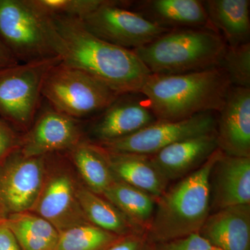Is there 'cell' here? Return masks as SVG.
Here are the masks:
<instances>
[{
	"instance_id": "cell-1",
	"label": "cell",
	"mask_w": 250,
	"mask_h": 250,
	"mask_svg": "<svg viewBox=\"0 0 250 250\" xmlns=\"http://www.w3.org/2000/svg\"><path fill=\"white\" fill-rule=\"evenodd\" d=\"M49 19L54 50L62 62L87 72L119 95L140 93L152 75L132 50L97 37L79 18Z\"/></svg>"
},
{
	"instance_id": "cell-2",
	"label": "cell",
	"mask_w": 250,
	"mask_h": 250,
	"mask_svg": "<svg viewBox=\"0 0 250 250\" xmlns=\"http://www.w3.org/2000/svg\"><path fill=\"white\" fill-rule=\"evenodd\" d=\"M232 86L221 67L181 75H152L140 93L158 121H180L221 111Z\"/></svg>"
},
{
	"instance_id": "cell-3",
	"label": "cell",
	"mask_w": 250,
	"mask_h": 250,
	"mask_svg": "<svg viewBox=\"0 0 250 250\" xmlns=\"http://www.w3.org/2000/svg\"><path fill=\"white\" fill-rule=\"evenodd\" d=\"M223 152L219 148L192 173L168 186L156 200L148 238L159 243L200 232L210 213V170Z\"/></svg>"
},
{
	"instance_id": "cell-4",
	"label": "cell",
	"mask_w": 250,
	"mask_h": 250,
	"mask_svg": "<svg viewBox=\"0 0 250 250\" xmlns=\"http://www.w3.org/2000/svg\"><path fill=\"white\" fill-rule=\"evenodd\" d=\"M228 45L209 28L175 29L132 50L153 75H172L220 67Z\"/></svg>"
},
{
	"instance_id": "cell-5",
	"label": "cell",
	"mask_w": 250,
	"mask_h": 250,
	"mask_svg": "<svg viewBox=\"0 0 250 250\" xmlns=\"http://www.w3.org/2000/svg\"><path fill=\"white\" fill-rule=\"evenodd\" d=\"M42 95L54 109L79 120L100 114L121 95L87 72L61 62L46 74Z\"/></svg>"
},
{
	"instance_id": "cell-6",
	"label": "cell",
	"mask_w": 250,
	"mask_h": 250,
	"mask_svg": "<svg viewBox=\"0 0 250 250\" xmlns=\"http://www.w3.org/2000/svg\"><path fill=\"white\" fill-rule=\"evenodd\" d=\"M0 41L19 62L58 57L50 19L27 0H0Z\"/></svg>"
},
{
	"instance_id": "cell-7",
	"label": "cell",
	"mask_w": 250,
	"mask_h": 250,
	"mask_svg": "<svg viewBox=\"0 0 250 250\" xmlns=\"http://www.w3.org/2000/svg\"><path fill=\"white\" fill-rule=\"evenodd\" d=\"M61 62L57 57L0 69V116L4 121L29 129L41 109L46 74Z\"/></svg>"
},
{
	"instance_id": "cell-8",
	"label": "cell",
	"mask_w": 250,
	"mask_h": 250,
	"mask_svg": "<svg viewBox=\"0 0 250 250\" xmlns=\"http://www.w3.org/2000/svg\"><path fill=\"white\" fill-rule=\"evenodd\" d=\"M125 5V1L104 0L98 9L80 20L97 37L129 50L147 45L173 30L161 27Z\"/></svg>"
},
{
	"instance_id": "cell-9",
	"label": "cell",
	"mask_w": 250,
	"mask_h": 250,
	"mask_svg": "<svg viewBox=\"0 0 250 250\" xmlns=\"http://www.w3.org/2000/svg\"><path fill=\"white\" fill-rule=\"evenodd\" d=\"M48 168L47 156L27 157L20 149L0 161V213L31 211Z\"/></svg>"
},
{
	"instance_id": "cell-10",
	"label": "cell",
	"mask_w": 250,
	"mask_h": 250,
	"mask_svg": "<svg viewBox=\"0 0 250 250\" xmlns=\"http://www.w3.org/2000/svg\"><path fill=\"white\" fill-rule=\"evenodd\" d=\"M215 113L207 112L180 121H156L123 139L98 145L111 152L153 155L179 141L216 131Z\"/></svg>"
},
{
	"instance_id": "cell-11",
	"label": "cell",
	"mask_w": 250,
	"mask_h": 250,
	"mask_svg": "<svg viewBox=\"0 0 250 250\" xmlns=\"http://www.w3.org/2000/svg\"><path fill=\"white\" fill-rule=\"evenodd\" d=\"M83 140L79 120L57 111L47 104L22 136L19 149L24 156L39 157L70 151Z\"/></svg>"
},
{
	"instance_id": "cell-12",
	"label": "cell",
	"mask_w": 250,
	"mask_h": 250,
	"mask_svg": "<svg viewBox=\"0 0 250 250\" xmlns=\"http://www.w3.org/2000/svg\"><path fill=\"white\" fill-rule=\"evenodd\" d=\"M53 169L47 168L42 189L31 211L45 219L59 232L90 223L77 198L78 183L62 167Z\"/></svg>"
},
{
	"instance_id": "cell-13",
	"label": "cell",
	"mask_w": 250,
	"mask_h": 250,
	"mask_svg": "<svg viewBox=\"0 0 250 250\" xmlns=\"http://www.w3.org/2000/svg\"><path fill=\"white\" fill-rule=\"evenodd\" d=\"M156 121L142 94H123L97 117L90 129V142L102 144L123 139Z\"/></svg>"
},
{
	"instance_id": "cell-14",
	"label": "cell",
	"mask_w": 250,
	"mask_h": 250,
	"mask_svg": "<svg viewBox=\"0 0 250 250\" xmlns=\"http://www.w3.org/2000/svg\"><path fill=\"white\" fill-rule=\"evenodd\" d=\"M218 113L219 149L227 155L250 158V88L232 85Z\"/></svg>"
},
{
	"instance_id": "cell-15",
	"label": "cell",
	"mask_w": 250,
	"mask_h": 250,
	"mask_svg": "<svg viewBox=\"0 0 250 250\" xmlns=\"http://www.w3.org/2000/svg\"><path fill=\"white\" fill-rule=\"evenodd\" d=\"M218 148L215 131L179 141L149 156L153 165L170 183L197 170Z\"/></svg>"
},
{
	"instance_id": "cell-16",
	"label": "cell",
	"mask_w": 250,
	"mask_h": 250,
	"mask_svg": "<svg viewBox=\"0 0 250 250\" xmlns=\"http://www.w3.org/2000/svg\"><path fill=\"white\" fill-rule=\"evenodd\" d=\"M210 211L250 205V158L222 154L209 176Z\"/></svg>"
},
{
	"instance_id": "cell-17",
	"label": "cell",
	"mask_w": 250,
	"mask_h": 250,
	"mask_svg": "<svg viewBox=\"0 0 250 250\" xmlns=\"http://www.w3.org/2000/svg\"><path fill=\"white\" fill-rule=\"evenodd\" d=\"M199 233L220 250H250V205L210 213Z\"/></svg>"
},
{
	"instance_id": "cell-18",
	"label": "cell",
	"mask_w": 250,
	"mask_h": 250,
	"mask_svg": "<svg viewBox=\"0 0 250 250\" xmlns=\"http://www.w3.org/2000/svg\"><path fill=\"white\" fill-rule=\"evenodd\" d=\"M104 150L108 166L117 180L141 189L156 200L170 184L153 165L149 156Z\"/></svg>"
},
{
	"instance_id": "cell-19",
	"label": "cell",
	"mask_w": 250,
	"mask_h": 250,
	"mask_svg": "<svg viewBox=\"0 0 250 250\" xmlns=\"http://www.w3.org/2000/svg\"><path fill=\"white\" fill-rule=\"evenodd\" d=\"M147 18L170 29L212 27L204 1L199 0H152L143 2Z\"/></svg>"
},
{
	"instance_id": "cell-20",
	"label": "cell",
	"mask_w": 250,
	"mask_h": 250,
	"mask_svg": "<svg viewBox=\"0 0 250 250\" xmlns=\"http://www.w3.org/2000/svg\"><path fill=\"white\" fill-rule=\"evenodd\" d=\"M204 3L210 24L221 32L227 45L250 42L249 0H208Z\"/></svg>"
},
{
	"instance_id": "cell-21",
	"label": "cell",
	"mask_w": 250,
	"mask_h": 250,
	"mask_svg": "<svg viewBox=\"0 0 250 250\" xmlns=\"http://www.w3.org/2000/svg\"><path fill=\"white\" fill-rule=\"evenodd\" d=\"M77 195L85 218L90 223L120 236L146 233L134 225L116 206L78 184Z\"/></svg>"
},
{
	"instance_id": "cell-22",
	"label": "cell",
	"mask_w": 250,
	"mask_h": 250,
	"mask_svg": "<svg viewBox=\"0 0 250 250\" xmlns=\"http://www.w3.org/2000/svg\"><path fill=\"white\" fill-rule=\"evenodd\" d=\"M102 196L116 206L140 229L147 232L155 211V197L117 179Z\"/></svg>"
},
{
	"instance_id": "cell-23",
	"label": "cell",
	"mask_w": 250,
	"mask_h": 250,
	"mask_svg": "<svg viewBox=\"0 0 250 250\" xmlns=\"http://www.w3.org/2000/svg\"><path fill=\"white\" fill-rule=\"evenodd\" d=\"M70 153L85 187L92 192L103 195L116 180L108 166L104 150L96 143L83 140Z\"/></svg>"
},
{
	"instance_id": "cell-24",
	"label": "cell",
	"mask_w": 250,
	"mask_h": 250,
	"mask_svg": "<svg viewBox=\"0 0 250 250\" xmlns=\"http://www.w3.org/2000/svg\"><path fill=\"white\" fill-rule=\"evenodd\" d=\"M21 250H54L59 231L40 215L31 211L10 215L4 220Z\"/></svg>"
},
{
	"instance_id": "cell-25",
	"label": "cell",
	"mask_w": 250,
	"mask_h": 250,
	"mask_svg": "<svg viewBox=\"0 0 250 250\" xmlns=\"http://www.w3.org/2000/svg\"><path fill=\"white\" fill-rule=\"evenodd\" d=\"M121 237L93 224H83L59 232L54 250H105Z\"/></svg>"
},
{
	"instance_id": "cell-26",
	"label": "cell",
	"mask_w": 250,
	"mask_h": 250,
	"mask_svg": "<svg viewBox=\"0 0 250 250\" xmlns=\"http://www.w3.org/2000/svg\"><path fill=\"white\" fill-rule=\"evenodd\" d=\"M42 16L45 17L76 18L83 19L99 6L104 0H27Z\"/></svg>"
},
{
	"instance_id": "cell-27",
	"label": "cell",
	"mask_w": 250,
	"mask_h": 250,
	"mask_svg": "<svg viewBox=\"0 0 250 250\" xmlns=\"http://www.w3.org/2000/svg\"><path fill=\"white\" fill-rule=\"evenodd\" d=\"M220 67L233 86L250 88V42L228 45Z\"/></svg>"
},
{
	"instance_id": "cell-28",
	"label": "cell",
	"mask_w": 250,
	"mask_h": 250,
	"mask_svg": "<svg viewBox=\"0 0 250 250\" xmlns=\"http://www.w3.org/2000/svg\"><path fill=\"white\" fill-rule=\"evenodd\" d=\"M213 247L199 233L171 241L152 243L151 250H212Z\"/></svg>"
},
{
	"instance_id": "cell-29",
	"label": "cell",
	"mask_w": 250,
	"mask_h": 250,
	"mask_svg": "<svg viewBox=\"0 0 250 250\" xmlns=\"http://www.w3.org/2000/svg\"><path fill=\"white\" fill-rule=\"evenodd\" d=\"M21 138L12 126L0 120V161L19 149Z\"/></svg>"
},
{
	"instance_id": "cell-30",
	"label": "cell",
	"mask_w": 250,
	"mask_h": 250,
	"mask_svg": "<svg viewBox=\"0 0 250 250\" xmlns=\"http://www.w3.org/2000/svg\"><path fill=\"white\" fill-rule=\"evenodd\" d=\"M152 245L147 233H136L121 237L105 250H151Z\"/></svg>"
},
{
	"instance_id": "cell-31",
	"label": "cell",
	"mask_w": 250,
	"mask_h": 250,
	"mask_svg": "<svg viewBox=\"0 0 250 250\" xmlns=\"http://www.w3.org/2000/svg\"><path fill=\"white\" fill-rule=\"evenodd\" d=\"M0 250H21L4 220L0 221Z\"/></svg>"
},
{
	"instance_id": "cell-32",
	"label": "cell",
	"mask_w": 250,
	"mask_h": 250,
	"mask_svg": "<svg viewBox=\"0 0 250 250\" xmlns=\"http://www.w3.org/2000/svg\"><path fill=\"white\" fill-rule=\"evenodd\" d=\"M19 63L7 47L0 41V69Z\"/></svg>"
},
{
	"instance_id": "cell-33",
	"label": "cell",
	"mask_w": 250,
	"mask_h": 250,
	"mask_svg": "<svg viewBox=\"0 0 250 250\" xmlns=\"http://www.w3.org/2000/svg\"><path fill=\"white\" fill-rule=\"evenodd\" d=\"M5 220V218H4V217L2 216V215H1V213H0V221H1V220Z\"/></svg>"
},
{
	"instance_id": "cell-34",
	"label": "cell",
	"mask_w": 250,
	"mask_h": 250,
	"mask_svg": "<svg viewBox=\"0 0 250 250\" xmlns=\"http://www.w3.org/2000/svg\"><path fill=\"white\" fill-rule=\"evenodd\" d=\"M212 250H220L218 249V248H213V249H212Z\"/></svg>"
}]
</instances>
